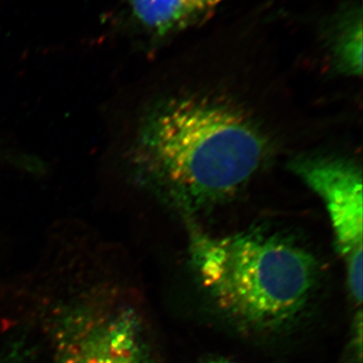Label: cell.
Returning a JSON list of instances; mask_svg holds the SVG:
<instances>
[{
    "label": "cell",
    "mask_w": 363,
    "mask_h": 363,
    "mask_svg": "<svg viewBox=\"0 0 363 363\" xmlns=\"http://www.w3.org/2000/svg\"><path fill=\"white\" fill-rule=\"evenodd\" d=\"M266 142L226 105L179 98L140 119L126 154L133 180L187 212L225 200L257 171Z\"/></svg>",
    "instance_id": "obj_1"
},
{
    "label": "cell",
    "mask_w": 363,
    "mask_h": 363,
    "mask_svg": "<svg viewBox=\"0 0 363 363\" xmlns=\"http://www.w3.org/2000/svg\"><path fill=\"white\" fill-rule=\"evenodd\" d=\"M222 0H130L131 13L147 32L157 35L194 26L218 6Z\"/></svg>",
    "instance_id": "obj_5"
},
{
    "label": "cell",
    "mask_w": 363,
    "mask_h": 363,
    "mask_svg": "<svg viewBox=\"0 0 363 363\" xmlns=\"http://www.w3.org/2000/svg\"><path fill=\"white\" fill-rule=\"evenodd\" d=\"M292 169L323 201L341 255L362 250V171L344 160L318 157L298 160Z\"/></svg>",
    "instance_id": "obj_4"
},
{
    "label": "cell",
    "mask_w": 363,
    "mask_h": 363,
    "mask_svg": "<svg viewBox=\"0 0 363 363\" xmlns=\"http://www.w3.org/2000/svg\"><path fill=\"white\" fill-rule=\"evenodd\" d=\"M35 351L28 339L14 340L0 350V363H30L37 357Z\"/></svg>",
    "instance_id": "obj_7"
},
{
    "label": "cell",
    "mask_w": 363,
    "mask_h": 363,
    "mask_svg": "<svg viewBox=\"0 0 363 363\" xmlns=\"http://www.w3.org/2000/svg\"><path fill=\"white\" fill-rule=\"evenodd\" d=\"M202 363H235L231 362V360L226 359V358L222 357H213V358H208V359L204 360Z\"/></svg>",
    "instance_id": "obj_9"
},
{
    "label": "cell",
    "mask_w": 363,
    "mask_h": 363,
    "mask_svg": "<svg viewBox=\"0 0 363 363\" xmlns=\"http://www.w3.org/2000/svg\"><path fill=\"white\" fill-rule=\"evenodd\" d=\"M338 16L334 37V58L344 73L360 76L362 73V9L350 7Z\"/></svg>",
    "instance_id": "obj_6"
},
{
    "label": "cell",
    "mask_w": 363,
    "mask_h": 363,
    "mask_svg": "<svg viewBox=\"0 0 363 363\" xmlns=\"http://www.w3.org/2000/svg\"><path fill=\"white\" fill-rule=\"evenodd\" d=\"M190 259L203 290L243 330L274 334L307 311L320 267L298 243L262 231L214 238L190 225Z\"/></svg>",
    "instance_id": "obj_2"
},
{
    "label": "cell",
    "mask_w": 363,
    "mask_h": 363,
    "mask_svg": "<svg viewBox=\"0 0 363 363\" xmlns=\"http://www.w3.org/2000/svg\"><path fill=\"white\" fill-rule=\"evenodd\" d=\"M347 259V285L353 300L362 302V250L351 253Z\"/></svg>",
    "instance_id": "obj_8"
},
{
    "label": "cell",
    "mask_w": 363,
    "mask_h": 363,
    "mask_svg": "<svg viewBox=\"0 0 363 363\" xmlns=\"http://www.w3.org/2000/svg\"><path fill=\"white\" fill-rule=\"evenodd\" d=\"M45 315V363H157L142 316L111 281L76 286Z\"/></svg>",
    "instance_id": "obj_3"
}]
</instances>
